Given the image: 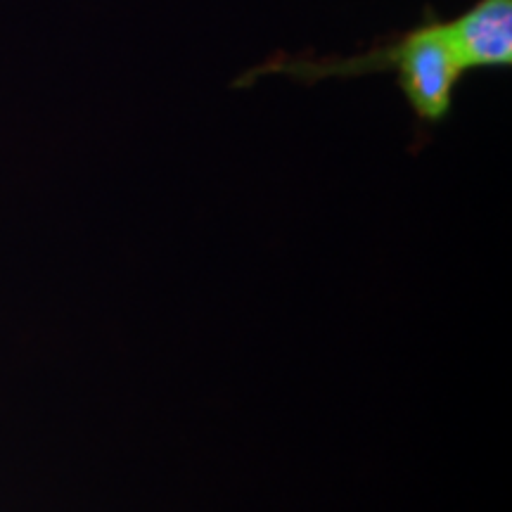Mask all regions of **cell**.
I'll use <instances>...</instances> for the list:
<instances>
[{"instance_id": "6da1fadb", "label": "cell", "mask_w": 512, "mask_h": 512, "mask_svg": "<svg viewBox=\"0 0 512 512\" xmlns=\"http://www.w3.org/2000/svg\"><path fill=\"white\" fill-rule=\"evenodd\" d=\"M387 69H394L399 76V86L418 119L439 124L448 117L463 67L453 53L444 22H439L437 17L408 31L392 46L377 48L368 55L320 62L271 60L264 67L254 69L249 79L256 74L280 72L299 81H320L328 76H361L368 72H387Z\"/></svg>"}, {"instance_id": "7a4b0ae2", "label": "cell", "mask_w": 512, "mask_h": 512, "mask_svg": "<svg viewBox=\"0 0 512 512\" xmlns=\"http://www.w3.org/2000/svg\"><path fill=\"white\" fill-rule=\"evenodd\" d=\"M444 27L463 69L512 64V0H479Z\"/></svg>"}]
</instances>
